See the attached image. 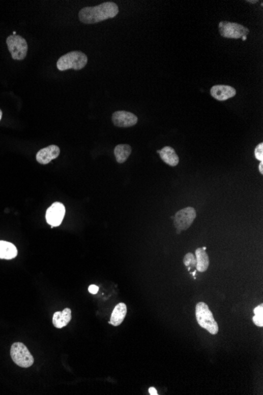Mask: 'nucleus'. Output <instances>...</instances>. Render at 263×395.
<instances>
[{
    "label": "nucleus",
    "instance_id": "nucleus-19",
    "mask_svg": "<svg viewBox=\"0 0 263 395\" xmlns=\"http://www.w3.org/2000/svg\"><path fill=\"white\" fill-rule=\"evenodd\" d=\"M184 263L186 267H188L189 271H190L191 268H196V260L195 255H193L191 253H187L184 258Z\"/></svg>",
    "mask_w": 263,
    "mask_h": 395
},
{
    "label": "nucleus",
    "instance_id": "nucleus-21",
    "mask_svg": "<svg viewBox=\"0 0 263 395\" xmlns=\"http://www.w3.org/2000/svg\"><path fill=\"white\" fill-rule=\"evenodd\" d=\"M88 291H89L91 294H92V295H95V294H97L98 291H99V287H98L97 286H95V285H91L89 288H88Z\"/></svg>",
    "mask_w": 263,
    "mask_h": 395
},
{
    "label": "nucleus",
    "instance_id": "nucleus-9",
    "mask_svg": "<svg viewBox=\"0 0 263 395\" xmlns=\"http://www.w3.org/2000/svg\"><path fill=\"white\" fill-rule=\"evenodd\" d=\"M114 125L121 128L133 127L138 123V118L133 113L126 111H115L112 115Z\"/></svg>",
    "mask_w": 263,
    "mask_h": 395
},
{
    "label": "nucleus",
    "instance_id": "nucleus-20",
    "mask_svg": "<svg viewBox=\"0 0 263 395\" xmlns=\"http://www.w3.org/2000/svg\"><path fill=\"white\" fill-rule=\"evenodd\" d=\"M255 158L257 159L258 160H259L260 162H261V161H263V143H260V144H258L257 146H256V148H255Z\"/></svg>",
    "mask_w": 263,
    "mask_h": 395
},
{
    "label": "nucleus",
    "instance_id": "nucleus-18",
    "mask_svg": "<svg viewBox=\"0 0 263 395\" xmlns=\"http://www.w3.org/2000/svg\"><path fill=\"white\" fill-rule=\"evenodd\" d=\"M254 313H255V316L253 317V322L254 324L256 325V326L263 327V304H260L259 306L256 307V308L254 309Z\"/></svg>",
    "mask_w": 263,
    "mask_h": 395
},
{
    "label": "nucleus",
    "instance_id": "nucleus-1",
    "mask_svg": "<svg viewBox=\"0 0 263 395\" xmlns=\"http://www.w3.org/2000/svg\"><path fill=\"white\" fill-rule=\"evenodd\" d=\"M118 6L112 2H103L95 6L84 7L80 10L79 19L85 24H95L117 16Z\"/></svg>",
    "mask_w": 263,
    "mask_h": 395
},
{
    "label": "nucleus",
    "instance_id": "nucleus-25",
    "mask_svg": "<svg viewBox=\"0 0 263 395\" xmlns=\"http://www.w3.org/2000/svg\"><path fill=\"white\" fill-rule=\"evenodd\" d=\"M2 111H1V110H0V120H1V119H2Z\"/></svg>",
    "mask_w": 263,
    "mask_h": 395
},
{
    "label": "nucleus",
    "instance_id": "nucleus-22",
    "mask_svg": "<svg viewBox=\"0 0 263 395\" xmlns=\"http://www.w3.org/2000/svg\"><path fill=\"white\" fill-rule=\"evenodd\" d=\"M149 393H150V395H158V392H157L156 390L154 387H150V389H149Z\"/></svg>",
    "mask_w": 263,
    "mask_h": 395
},
{
    "label": "nucleus",
    "instance_id": "nucleus-7",
    "mask_svg": "<svg viewBox=\"0 0 263 395\" xmlns=\"http://www.w3.org/2000/svg\"><path fill=\"white\" fill-rule=\"evenodd\" d=\"M196 218V209L192 207H187L176 212L174 218V226L180 231L186 230L193 224Z\"/></svg>",
    "mask_w": 263,
    "mask_h": 395
},
{
    "label": "nucleus",
    "instance_id": "nucleus-11",
    "mask_svg": "<svg viewBox=\"0 0 263 395\" xmlns=\"http://www.w3.org/2000/svg\"><path fill=\"white\" fill-rule=\"evenodd\" d=\"M60 154V148L57 145H50L42 148L36 154V160L40 164H49L52 160L57 158Z\"/></svg>",
    "mask_w": 263,
    "mask_h": 395
},
{
    "label": "nucleus",
    "instance_id": "nucleus-27",
    "mask_svg": "<svg viewBox=\"0 0 263 395\" xmlns=\"http://www.w3.org/2000/svg\"><path fill=\"white\" fill-rule=\"evenodd\" d=\"M13 35H16V32H15V31H14V32L13 33Z\"/></svg>",
    "mask_w": 263,
    "mask_h": 395
},
{
    "label": "nucleus",
    "instance_id": "nucleus-8",
    "mask_svg": "<svg viewBox=\"0 0 263 395\" xmlns=\"http://www.w3.org/2000/svg\"><path fill=\"white\" fill-rule=\"evenodd\" d=\"M65 213V206L60 202H56L47 210L46 220L48 224L52 226V228L54 227H58L63 220Z\"/></svg>",
    "mask_w": 263,
    "mask_h": 395
},
{
    "label": "nucleus",
    "instance_id": "nucleus-10",
    "mask_svg": "<svg viewBox=\"0 0 263 395\" xmlns=\"http://www.w3.org/2000/svg\"><path fill=\"white\" fill-rule=\"evenodd\" d=\"M236 94V91L234 87L230 85H214L210 89V95L214 99L219 101H225L233 98Z\"/></svg>",
    "mask_w": 263,
    "mask_h": 395
},
{
    "label": "nucleus",
    "instance_id": "nucleus-6",
    "mask_svg": "<svg viewBox=\"0 0 263 395\" xmlns=\"http://www.w3.org/2000/svg\"><path fill=\"white\" fill-rule=\"evenodd\" d=\"M218 27L221 36L230 39H239L249 33L248 29L235 22H221Z\"/></svg>",
    "mask_w": 263,
    "mask_h": 395
},
{
    "label": "nucleus",
    "instance_id": "nucleus-3",
    "mask_svg": "<svg viewBox=\"0 0 263 395\" xmlns=\"http://www.w3.org/2000/svg\"><path fill=\"white\" fill-rule=\"evenodd\" d=\"M88 64V57L81 52H70L59 58L57 62L58 69L65 71L69 69L80 70L85 68Z\"/></svg>",
    "mask_w": 263,
    "mask_h": 395
},
{
    "label": "nucleus",
    "instance_id": "nucleus-15",
    "mask_svg": "<svg viewBox=\"0 0 263 395\" xmlns=\"http://www.w3.org/2000/svg\"><path fill=\"white\" fill-rule=\"evenodd\" d=\"M71 318V310L69 308H65L61 312H56L53 316L54 326L57 328H62L70 322Z\"/></svg>",
    "mask_w": 263,
    "mask_h": 395
},
{
    "label": "nucleus",
    "instance_id": "nucleus-12",
    "mask_svg": "<svg viewBox=\"0 0 263 395\" xmlns=\"http://www.w3.org/2000/svg\"><path fill=\"white\" fill-rule=\"evenodd\" d=\"M160 155L161 160L170 166H176L179 164V157L172 147L166 146L162 150L157 151Z\"/></svg>",
    "mask_w": 263,
    "mask_h": 395
},
{
    "label": "nucleus",
    "instance_id": "nucleus-2",
    "mask_svg": "<svg viewBox=\"0 0 263 395\" xmlns=\"http://www.w3.org/2000/svg\"><path fill=\"white\" fill-rule=\"evenodd\" d=\"M196 316L197 322L201 328L206 329L214 335L218 334L219 330L218 323L216 322L214 315L206 303L200 302L196 304Z\"/></svg>",
    "mask_w": 263,
    "mask_h": 395
},
{
    "label": "nucleus",
    "instance_id": "nucleus-23",
    "mask_svg": "<svg viewBox=\"0 0 263 395\" xmlns=\"http://www.w3.org/2000/svg\"><path fill=\"white\" fill-rule=\"evenodd\" d=\"M259 171H260V173H261V174H263V161H261V162H260V164H259Z\"/></svg>",
    "mask_w": 263,
    "mask_h": 395
},
{
    "label": "nucleus",
    "instance_id": "nucleus-5",
    "mask_svg": "<svg viewBox=\"0 0 263 395\" xmlns=\"http://www.w3.org/2000/svg\"><path fill=\"white\" fill-rule=\"evenodd\" d=\"M6 44L13 60H23L28 52V44L24 38L19 35H10L6 39Z\"/></svg>",
    "mask_w": 263,
    "mask_h": 395
},
{
    "label": "nucleus",
    "instance_id": "nucleus-13",
    "mask_svg": "<svg viewBox=\"0 0 263 395\" xmlns=\"http://www.w3.org/2000/svg\"><path fill=\"white\" fill-rule=\"evenodd\" d=\"M127 314V307L125 303H119L115 308L111 316L110 324L113 326H119L125 320Z\"/></svg>",
    "mask_w": 263,
    "mask_h": 395
},
{
    "label": "nucleus",
    "instance_id": "nucleus-24",
    "mask_svg": "<svg viewBox=\"0 0 263 395\" xmlns=\"http://www.w3.org/2000/svg\"><path fill=\"white\" fill-rule=\"evenodd\" d=\"M247 2H250V3H256V2H258V0H255V1H251V0H247Z\"/></svg>",
    "mask_w": 263,
    "mask_h": 395
},
{
    "label": "nucleus",
    "instance_id": "nucleus-4",
    "mask_svg": "<svg viewBox=\"0 0 263 395\" xmlns=\"http://www.w3.org/2000/svg\"><path fill=\"white\" fill-rule=\"evenodd\" d=\"M10 356L13 362L19 367L27 368L33 364V356L30 354L28 348L22 342H15L13 344L10 350Z\"/></svg>",
    "mask_w": 263,
    "mask_h": 395
},
{
    "label": "nucleus",
    "instance_id": "nucleus-16",
    "mask_svg": "<svg viewBox=\"0 0 263 395\" xmlns=\"http://www.w3.org/2000/svg\"><path fill=\"white\" fill-rule=\"evenodd\" d=\"M196 270L200 272H204L207 270L210 265V260L207 253L202 248L196 250Z\"/></svg>",
    "mask_w": 263,
    "mask_h": 395
},
{
    "label": "nucleus",
    "instance_id": "nucleus-17",
    "mask_svg": "<svg viewBox=\"0 0 263 395\" xmlns=\"http://www.w3.org/2000/svg\"><path fill=\"white\" fill-rule=\"evenodd\" d=\"M114 153L117 162L118 164H123L128 160L132 153V148L129 144H118L115 147Z\"/></svg>",
    "mask_w": 263,
    "mask_h": 395
},
{
    "label": "nucleus",
    "instance_id": "nucleus-26",
    "mask_svg": "<svg viewBox=\"0 0 263 395\" xmlns=\"http://www.w3.org/2000/svg\"><path fill=\"white\" fill-rule=\"evenodd\" d=\"M242 40H247V36H243V37H242Z\"/></svg>",
    "mask_w": 263,
    "mask_h": 395
},
{
    "label": "nucleus",
    "instance_id": "nucleus-14",
    "mask_svg": "<svg viewBox=\"0 0 263 395\" xmlns=\"http://www.w3.org/2000/svg\"><path fill=\"white\" fill-rule=\"evenodd\" d=\"M18 255V249L14 244L0 241V259L12 260Z\"/></svg>",
    "mask_w": 263,
    "mask_h": 395
}]
</instances>
